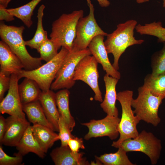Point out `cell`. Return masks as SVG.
Segmentation results:
<instances>
[{
    "instance_id": "1",
    "label": "cell",
    "mask_w": 165,
    "mask_h": 165,
    "mask_svg": "<svg viewBox=\"0 0 165 165\" xmlns=\"http://www.w3.org/2000/svg\"><path fill=\"white\" fill-rule=\"evenodd\" d=\"M137 23L136 20L133 19L120 23L115 30L106 36L104 44L108 54L112 53L113 56L112 65L117 70L119 69V59L126 49L134 45H141L145 41L142 39H136L134 36Z\"/></svg>"
},
{
    "instance_id": "2",
    "label": "cell",
    "mask_w": 165,
    "mask_h": 165,
    "mask_svg": "<svg viewBox=\"0 0 165 165\" xmlns=\"http://www.w3.org/2000/svg\"><path fill=\"white\" fill-rule=\"evenodd\" d=\"M25 29L23 26L17 27L7 25L3 22L0 24V36L12 51L20 58L24 70L31 71L42 65L40 57L31 56L28 51L22 34Z\"/></svg>"
},
{
    "instance_id": "3",
    "label": "cell",
    "mask_w": 165,
    "mask_h": 165,
    "mask_svg": "<svg viewBox=\"0 0 165 165\" xmlns=\"http://www.w3.org/2000/svg\"><path fill=\"white\" fill-rule=\"evenodd\" d=\"M83 13L82 10L74 11L71 13L62 14L53 22L50 36L58 50L63 47L69 52L72 50L77 24Z\"/></svg>"
},
{
    "instance_id": "4",
    "label": "cell",
    "mask_w": 165,
    "mask_h": 165,
    "mask_svg": "<svg viewBox=\"0 0 165 165\" xmlns=\"http://www.w3.org/2000/svg\"><path fill=\"white\" fill-rule=\"evenodd\" d=\"M133 96V92L130 90L120 91L117 94V100L121 105L122 113L119 126V138L112 142V146L113 147L118 148L123 141L135 138L139 134L137 126L140 120L132 109Z\"/></svg>"
},
{
    "instance_id": "5",
    "label": "cell",
    "mask_w": 165,
    "mask_h": 165,
    "mask_svg": "<svg viewBox=\"0 0 165 165\" xmlns=\"http://www.w3.org/2000/svg\"><path fill=\"white\" fill-rule=\"evenodd\" d=\"M138 91L137 97L133 98L131 102L134 114L140 121L157 126L161 121L158 109L163 98L153 95L143 86L138 88Z\"/></svg>"
},
{
    "instance_id": "6",
    "label": "cell",
    "mask_w": 165,
    "mask_h": 165,
    "mask_svg": "<svg viewBox=\"0 0 165 165\" xmlns=\"http://www.w3.org/2000/svg\"><path fill=\"white\" fill-rule=\"evenodd\" d=\"M68 52L62 47L57 55L50 61L32 70L22 69L17 75L19 79L24 77L34 80L42 91H47L50 90L53 81Z\"/></svg>"
},
{
    "instance_id": "7",
    "label": "cell",
    "mask_w": 165,
    "mask_h": 165,
    "mask_svg": "<svg viewBox=\"0 0 165 165\" xmlns=\"http://www.w3.org/2000/svg\"><path fill=\"white\" fill-rule=\"evenodd\" d=\"M91 55L88 48L69 51L58 70L55 80L51 85L50 90L68 89L73 87L75 82L74 78L76 66L83 57Z\"/></svg>"
},
{
    "instance_id": "8",
    "label": "cell",
    "mask_w": 165,
    "mask_h": 165,
    "mask_svg": "<svg viewBox=\"0 0 165 165\" xmlns=\"http://www.w3.org/2000/svg\"><path fill=\"white\" fill-rule=\"evenodd\" d=\"M120 147L127 152H140L144 153L149 158L152 165L157 163L162 150L161 141L152 133L142 130L134 138L123 141Z\"/></svg>"
},
{
    "instance_id": "9",
    "label": "cell",
    "mask_w": 165,
    "mask_h": 165,
    "mask_svg": "<svg viewBox=\"0 0 165 165\" xmlns=\"http://www.w3.org/2000/svg\"><path fill=\"white\" fill-rule=\"evenodd\" d=\"M86 1L89 13L87 16L81 18L78 22L76 36L72 50H80L87 49L94 37L99 35L107 36L108 34L98 24L94 16V8L91 0Z\"/></svg>"
},
{
    "instance_id": "10",
    "label": "cell",
    "mask_w": 165,
    "mask_h": 165,
    "mask_svg": "<svg viewBox=\"0 0 165 165\" xmlns=\"http://www.w3.org/2000/svg\"><path fill=\"white\" fill-rule=\"evenodd\" d=\"M98 63L91 55H87L79 62L75 69L74 79L81 80L87 84L94 93L96 101H103L102 93L98 83L99 74L97 69Z\"/></svg>"
},
{
    "instance_id": "11",
    "label": "cell",
    "mask_w": 165,
    "mask_h": 165,
    "mask_svg": "<svg viewBox=\"0 0 165 165\" xmlns=\"http://www.w3.org/2000/svg\"><path fill=\"white\" fill-rule=\"evenodd\" d=\"M120 119L118 116L107 115L101 119H92L89 122L82 123L89 130L84 136V139L88 140L93 138L107 136L111 140L116 139L119 135V126Z\"/></svg>"
},
{
    "instance_id": "12",
    "label": "cell",
    "mask_w": 165,
    "mask_h": 165,
    "mask_svg": "<svg viewBox=\"0 0 165 165\" xmlns=\"http://www.w3.org/2000/svg\"><path fill=\"white\" fill-rule=\"evenodd\" d=\"M19 80L17 75L13 74L10 75L9 88L6 96L0 101V112L8 114L10 116L26 119L25 114L22 108L18 90Z\"/></svg>"
},
{
    "instance_id": "13",
    "label": "cell",
    "mask_w": 165,
    "mask_h": 165,
    "mask_svg": "<svg viewBox=\"0 0 165 165\" xmlns=\"http://www.w3.org/2000/svg\"><path fill=\"white\" fill-rule=\"evenodd\" d=\"M6 129L1 145L16 147L30 126L27 120L10 116L6 119Z\"/></svg>"
},
{
    "instance_id": "14",
    "label": "cell",
    "mask_w": 165,
    "mask_h": 165,
    "mask_svg": "<svg viewBox=\"0 0 165 165\" xmlns=\"http://www.w3.org/2000/svg\"><path fill=\"white\" fill-rule=\"evenodd\" d=\"M104 35H99L94 37L88 48L97 62L101 65L106 74L119 79L121 77L120 73L114 68L110 61L104 44Z\"/></svg>"
},
{
    "instance_id": "15",
    "label": "cell",
    "mask_w": 165,
    "mask_h": 165,
    "mask_svg": "<svg viewBox=\"0 0 165 165\" xmlns=\"http://www.w3.org/2000/svg\"><path fill=\"white\" fill-rule=\"evenodd\" d=\"M0 72L10 76L13 74L17 75L24 68L20 58L2 41H0Z\"/></svg>"
},
{
    "instance_id": "16",
    "label": "cell",
    "mask_w": 165,
    "mask_h": 165,
    "mask_svg": "<svg viewBox=\"0 0 165 165\" xmlns=\"http://www.w3.org/2000/svg\"><path fill=\"white\" fill-rule=\"evenodd\" d=\"M50 155L56 165L90 164L85 158L83 157L82 153L73 152L68 146L57 147L52 150Z\"/></svg>"
},
{
    "instance_id": "17",
    "label": "cell",
    "mask_w": 165,
    "mask_h": 165,
    "mask_svg": "<svg viewBox=\"0 0 165 165\" xmlns=\"http://www.w3.org/2000/svg\"><path fill=\"white\" fill-rule=\"evenodd\" d=\"M38 100L54 131L59 132L58 120L60 115L56 105L55 93L51 90L42 91Z\"/></svg>"
},
{
    "instance_id": "18",
    "label": "cell",
    "mask_w": 165,
    "mask_h": 165,
    "mask_svg": "<svg viewBox=\"0 0 165 165\" xmlns=\"http://www.w3.org/2000/svg\"><path fill=\"white\" fill-rule=\"evenodd\" d=\"M119 79L106 74L104 76L106 92L100 106L107 115L118 117V111L116 106L117 95L116 86Z\"/></svg>"
},
{
    "instance_id": "19",
    "label": "cell",
    "mask_w": 165,
    "mask_h": 165,
    "mask_svg": "<svg viewBox=\"0 0 165 165\" xmlns=\"http://www.w3.org/2000/svg\"><path fill=\"white\" fill-rule=\"evenodd\" d=\"M16 147L18 151L17 153L23 156L30 152L42 159L45 156L46 153L33 135L31 126L27 128Z\"/></svg>"
},
{
    "instance_id": "20",
    "label": "cell",
    "mask_w": 165,
    "mask_h": 165,
    "mask_svg": "<svg viewBox=\"0 0 165 165\" xmlns=\"http://www.w3.org/2000/svg\"><path fill=\"white\" fill-rule=\"evenodd\" d=\"M32 130L35 138L45 153L56 141L59 140L58 134L45 126L34 124L32 126Z\"/></svg>"
},
{
    "instance_id": "21",
    "label": "cell",
    "mask_w": 165,
    "mask_h": 165,
    "mask_svg": "<svg viewBox=\"0 0 165 165\" xmlns=\"http://www.w3.org/2000/svg\"><path fill=\"white\" fill-rule=\"evenodd\" d=\"M70 92L67 89H62L55 93L56 105L60 115L65 121L72 132L75 126V119L72 116L69 107Z\"/></svg>"
},
{
    "instance_id": "22",
    "label": "cell",
    "mask_w": 165,
    "mask_h": 165,
    "mask_svg": "<svg viewBox=\"0 0 165 165\" xmlns=\"http://www.w3.org/2000/svg\"><path fill=\"white\" fill-rule=\"evenodd\" d=\"M22 108L29 120L33 124H38L54 130L53 127L48 120L38 100L22 105Z\"/></svg>"
},
{
    "instance_id": "23",
    "label": "cell",
    "mask_w": 165,
    "mask_h": 165,
    "mask_svg": "<svg viewBox=\"0 0 165 165\" xmlns=\"http://www.w3.org/2000/svg\"><path fill=\"white\" fill-rule=\"evenodd\" d=\"M18 90L22 105L38 100L42 92L35 81L27 78L18 85Z\"/></svg>"
},
{
    "instance_id": "24",
    "label": "cell",
    "mask_w": 165,
    "mask_h": 165,
    "mask_svg": "<svg viewBox=\"0 0 165 165\" xmlns=\"http://www.w3.org/2000/svg\"><path fill=\"white\" fill-rule=\"evenodd\" d=\"M42 0H32L21 6L7 9V11L14 16L20 20L28 28L33 24L31 17L34 9L37 5Z\"/></svg>"
},
{
    "instance_id": "25",
    "label": "cell",
    "mask_w": 165,
    "mask_h": 165,
    "mask_svg": "<svg viewBox=\"0 0 165 165\" xmlns=\"http://www.w3.org/2000/svg\"><path fill=\"white\" fill-rule=\"evenodd\" d=\"M45 6L42 4L39 8L37 13V25L36 31L33 38L25 41L26 46L37 50L41 45L48 38L47 32L44 30L42 24Z\"/></svg>"
},
{
    "instance_id": "26",
    "label": "cell",
    "mask_w": 165,
    "mask_h": 165,
    "mask_svg": "<svg viewBox=\"0 0 165 165\" xmlns=\"http://www.w3.org/2000/svg\"><path fill=\"white\" fill-rule=\"evenodd\" d=\"M118 151L114 153H105L100 156H95L98 160L105 165H134L129 159L127 152L119 147Z\"/></svg>"
},
{
    "instance_id": "27",
    "label": "cell",
    "mask_w": 165,
    "mask_h": 165,
    "mask_svg": "<svg viewBox=\"0 0 165 165\" xmlns=\"http://www.w3.org/2000/svg\"><path fill=\"white\" fill-rule=\"evenodd\" d=\"M153 95L165 98V73L154 77L151 74L146 75L142 86Z\"/></svg>"
},
{
    "instance_id": "28",
    "label": "cell",
    "mask_w": 165,
    "mask_h": 165,
    "mask_svg": "<svg viewBox=\"0 0 165 165\" xmlns=\"http://www.w3.org/2000/svg\"><path fill=\"white\" fill-rule=\"evenodd\" d=\"M135 29L141 35H149L157 37L159 42H165V28L163 27L160 21H155L144 25L139 24L136 25Z\"/></svg>"
},
{
    "instance_id": "29",
    "label": "cell",
    "mask_w": 165,
    "mask_h": 165,
    "mask_svg": "<svg viewBox=\"0 0 165 165\" xmlns=\"http://www.w3.org/2000/svg\"><path fill=\"white\" fill-rule=\"evenodd\" d=\"M163 43L162 49L154 53L151 57V74L154 77L165 73V42Z\"/></svg>"
},
{
    "instance_id": "30",
    "label": "cell",
    "mask_w": 165,
    "mask_h": 165,
    "mask_svg": "<svg viewBox=\"0 0 165 165\" xmlns=\"http://www.w3.org/2000/svg\"><path fill=\"white\" fill-rule=\"evenodd\" d=\"M58 50L52 40L48 38L39 47L37 50L40 57L46 62L54 58L58 54Z\"/></svg>"
},
{
    "instance_id": "31",
    "label": "cell",
    "mask_w": 165,
    "mask_h": 165,
    "mask_svg": "<svg viewBox=\"0 0 165 165\" xmlns=\"http://www.w3.org/2000/svg\"><path fill=\"white\" fill-rule=\"evenodd\" d=\"M58 137L62 146H68V142L69 139L75 136L72 135L65 121L61 116L60 115L59 120Z\"/></svg>"
},
{
    "instance_id": "32",
    "label": "cell",
    "mask_w": 165,
    "mask_h": 165,
    "mask_svg": "<svg viewBox=\"0 0 165 165\" xmlns=\"http://www.w3.org/2000/svg\"><path fill=\"white\" fill-rule=\"evenodd\" d=\"M14 156H11L7 155L3 150L2 146H0V165H20L23 161V156L17 153L14 154Z\"/></svg>"
},
{
    "instance_id": "33",
    "label": "cell",
    "mask_w": 165,
    "mask_h": 165,
    "mask_svg": "<svg viewBox=\"0 0 165 165\" xmlns=\"http://www.w3.org/2000/svg\"><path fill=\"white\" fill-rule=\"evenodd\" d=\"M10 76L0 72V101L4 98L5 93L9 90L10 85Z\"/></svg>"
},
{
    "instance_id": "34",
    "label": "cell",
    "mask_w": 165,
    "mask_h": 165,
    "mask_svg": "<svg viewBox=\"0 0 165 165\" xmlns=\"http://www.w3.org/2000/svg\"><path fill=\"white\" fill-rule=\"evenodd\" d=\"M68 145L71 151L74 152H79L80 148H85L82 139L75 136L69 140Z\"/></svg>"
},
{
    "instance_id": "35",
    "label": "cell",
    "mask_w": 165,
    "mask_h": 165,
    "mask_svg": "<svg viewBox=\"0 0 165 165\" xmlns=\"http://www.w3.org/2000/svg\"><path fill=\"white\" fill-rule=\"evenodd\" d=\"M14 20V16L9 13L6 8L0 6V20L1 21L5 20L7 22H9Z\"/></svg>"
},
{
    "instance_id": "36",
    "label": "cell",
    "mask_w": 165,
    "mask_h": 165,
    "mask_svg": "<svg viewBox=\"0 0 165 165\" xmlns=\"http://www.w3.org/2000/svg\"><path fill=\"white\" fill-rule=\"evenodd\" d=\"M6 129V119L2 116H0V143L2 141Z\"/></svg>"
},
{
    "instance_id": "37",
    "label": "cell",
    "mask_w": 165,
    "mask_h": 165,
    "mask_svg": "<svg viewBox=\"0 0 165 165\" xmlns=\"http://www.w3.org/2000/svg\"><path fill=\"white\" fill-rule=\"evenodd\" d=\"M102 7H107L110 5V2L108 0H97Z\"/></svg>"
},
{
    "instance_id": "38",
    "label": "cell",
    "mask_w": 165,
    "mask_h": 165,
    "mask_svg": "<svg viewBox=\"0 0 165 165\" xmlns=\"http://www.w3.org/2000/svg\"><path fill=\"white\" fill-rule=\"evenodd\" d=\"M11 1V0H0V6L6 8Z\"/></svg>"
},
{
    "instance_id": "39",
    "label": "cell",
    "mask_w": 165,
    "mask_h": 165,
    "mask_svg": "<svg viewBox=\"0 0 165 165\" xmlns=\"http://www.w3.org/2000/svg\"><path fill=\"white\" fill-rule=\"evenodd\" d=\"M136 2L138 4L142 3H143L149 2V0H135Z\"/></svg>"
},
{
    "instance_id": "40",
    "label": "cell",
    "mask_w": 165,
    "mask_h": 165,
    "mask_svg": "<svg viewBox=\"0 0 165 165\" xmlns=\"http://www.w3.org/2000/svg\"><path fill=\"white\" fill-rule=\"evenodd\" d=\"M163 7L165 9V0H163Z\"/></svg>"
}]
</instances>
